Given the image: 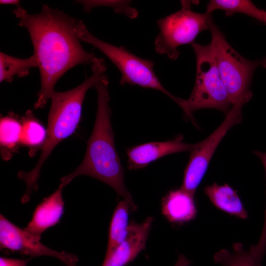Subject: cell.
<instances>
[{"instance_id": "7a4b0ae2", "label": "cell", "mask_w": 266, "mask_h": 266, "mask_svg": "<svg viewBox=\"0 0 266 266\" xmlns=\"http://www.w3.org/2000/svg\"><path fill=\"white\" fill-rule=\"evenodd\" d=\"M106 69L100 72L95 86L98 95L97 111L84 158L74 171L61 178V183L66 186L79 175L95 178L113 188L129 202L132 211H135L137 207L126 187L124 170L115 146Z\"/></svg>"}, {"instance_id": "cb8c5ba5", "label": "cell", "mask_w": 266, "mask_h": 266, "mask_svg": "<svg viewBox=\"0 0 266 266\" xmlns=\"http://www.w3.org/2000/svg\"><path fill=\"white\" fill-rule=\"evenodd\" d=\"M0 3L1 4L14 5L17 6V8L20 7V0H1Z\"/></svg>"}, {"instance_id": "277c9868", "label": "cell", "mask_w": 266, "mask_h": 266, "mask_svg": "<svg viewBox=\"0 0 266 266\" xmlns=\"http://www.w3.org/2000/svg\"><path fill=\"white\" fill-rule=\"evenodd\" d=\"M196 58V75L190 97L180 99L178 105L195 124L193 113L206 108L218 109L226 115L232 105L221 78L210 43L192 44Z\"/></svg>"}, {"instance_id": "e0dca14e", "label": "cell", "mask_w": 266, "mask_h": 266, "mask_svg": "<svg viewBox=\"0 0 266 266\" xmlns=\"http://www.w3.org/2000/svg\"><path fill=\"white\" fill-rule=\"evenodd\" d=\"M216 10L225 12L227 16L235 13L246 15L262 22L265 10L258 8L249 0H210L206 5L208 14Z\"/></svg>"}, {"instance_id": "d4e9b609", "label": "cell", "mask_w": 266, "mask_h": 266, "mask_svg": "<svg viewBox=\"0 0 266 266\" xmlns=\"http://www.w3.org/2000/svg\"><path fill=\"white\" fill-rule=\"evenodd\" d=\"M262 22L266 24V11H265L264 12Z\"/></svg>"}, {"instance_id": "4fadbf2b", "label": "cell", "mask_w": 266, "mask_h": 266, "mask_svg": "<svg viewBox=\"0 0 266 266\" xmlns=\"http://www.w3.org/2000/svg\"><path fill=\"white\" fill-rule=\"evenodd\" d=\"M194 196L181 187L170 191L162 199V214L175 226L194 220L198 213Z\"/></svg>"}, {"instance_id": "5b68a950", "label": "cell", "mask_w": 266, "mask_h": 266, "mask_svg": "<svg viewBox=\"0 0 266 266\" xmlns=\"http://www.w3.org/2000/svg\"><path fill=\"white\" fill-rule=\"evenodd\" d=\"M209 30L220 75L233 106L241 97L252 93L249 89L253 74L259 66L266 67V58L251 61L242 56L228 43L212 18Z\"/></svg>"}, {"instance_id": "3957f363", "label": "cell", "mask_w": 266, "mask_h": 266, "mask_svg": "<svg viewBox=\"0 0 266 266\" xmlns=\"http://www.w3.org/2000/svg\"><path fill=\"white\" fill-rule=\"evenodd\" d=\"M91 66L93 74L81 84L66 92L54 91L51 96L47 135L41 147L40 157L30 171H20L18 173V178L24 180L26 184L25 193L21 198L23 203L28 202L33 192L38 189L37 181L40 170L52 151L75 130L81 118L85 95L90 88L95 87L100 72L106 66L103 60L98 58Z\"/></svg>"}, {"instance_id": "6da1fadb", "label": "cell", "mask_w": 266, "mask_h": 266, "mask_svg": "<svg viewBox=\"0 0 266 266\" xmlns=\"http://www.w3.org/2000/svg\"><path fill=\"white\" fill-rule=\"evenodd\" d=\"M19 25L28 31L40 75V89L35 109L44 107L57 82L79 64H90L96 57L81 46L76 31L77 21L58 9L43 4L36 14L22 7L14 10Z\"/></svg>"}, {"instance_id": "7c38bea8", "label": "cell", "mask_w": 266, "mask_h": 266, "mask_svg": "<svg viewBox=\"0 0 266 266\" xmlns=\"http://www.w3.org/2000/svg\"><path fill=\"white\" fill-rule=\"evenodd\" d=\"M64 187L61 183L58 189L36 206L31 221L25 228L27 231L41 237L45 231L59 222L64 212L62 192Z\"/></svg>"}, {"instance_id": "2e32d148", "label": "cell", "mask_w": 266, "mask_h": 266, "mask_svg": "<svg viewBox=\"0 0 266 266\" xmlns=\"http://www.w3.org/2000/svg\"><path fill=\"white\" fill-rule=\"evenodd\" d=\"M22 124L12 114L0 119V140L1 156L9 159L14 150L20 144Z\"/></svg>"}, {"instance_id": "44dd1931", "label": "cell", "mask_w": 266, "mask_h": 266, "mask_svg": "<svg viewBox=\"0 0 266 266\" xmlns=\"http://www.w3.org/2000/svg\"><path fill=\"white\" fill-rule=\"evenodd\" d=\"M253 153L258 157L262 162L266 175V152L256 150L253 152ZM249 251L256 263H262L266 253V207L263 227L260 238L256 245H253L250 247Z\"/></svg>"}, {"instance_id": "30bf717a", "label": "cell", "mask_w": 266, "mask_h": 266, "mask_svg": "<svg viewBox=\"0 0 266 266\" xmlns=\"http://www.w3.org/2000/svg\"><path fill=\"white\" fill-rule=\"evenodd\" d=\"M154 219L149 216L141 223L130 222L125 237L114 251L104 257L101 266H126L145 249Z\"/></svg>"}, {"instance_id": "603a6c76", "label": "cell", "mask_w": 266, "mask_h": 266, "mask_svg": "<svg viewBox=\"0 0 266 266\" xmlns=\"http://www.w3.org/2000/svg\"><path fill=\"white\" fill-rule=\"evenodd\" d=\"M192 263V262L187 259L185 256L182 254L180 255L177 261L174 266H189ZM66 266H76V263H70Z\"/></svg>"}, {"instance_id": "ac0fdd59", "label": "cell", "mask_w": 266, "mask_h": 266, "mask_svg": "<svg viewBox=\"0 0 266 266\" xmlns=\"http://www.w3.org/2000/svg\"><path fill=\"white\" fill-rule=\"evenodd\" d=\"M37 66L36 60L33 55L26 59L14 57L3 52L0 53V82H11L15 76H26L29 70Z\"/></svg>"}, {"instance_id": "5bb4252c", "label": "cell", "mask_w": 266, "mask_h": 266, "mask_svg": "<svg viewBox=\"0 0 266 266\" xmlns=\"http://www.w3.org/2000/svg\"><path fill=\"white\" fill-rule=\"evenodd\" d=\"M204 193L212 204L218 209L238 219L246 220L247 212L237 194L228 184L219 185L217 183L207 185Z\"/></svg>"}, {"instance_id": "52a82bcc", "label": "cell", "mask_w": 266, "mask_h": 266, "mask_svg": "<svg viewBox=\"0 0 266 266\" xmlns=\"http://www.w3.org/2000/svg\"><path fill=\"white\" fill-rule=\"evenodd\" d=\"M181 3L178 11L157 20L159 33L154 42L155 51L172 61L180 54L179 46L192 44L200 33L209 30L212 18L211 14L194 11L191 1L181 0Z\"/></svg>"}, {"instance_id": "9a60e30c", "label": "cell", "mask_w": 266, "mask_h": 266, "mask_svg": "<svg viewBox=\"0 0 266 266\" xmlns=\"http://www.w3.org/2000/svg\"><path fill=\"white\" fill-rule=\"evenodd\" d=\"M131 206L126 200L120 201L113 212L108 231L107 249L104 257L109 256L126 236Z\"/></svg>"}, {"instance_id": "ba28073f", "label": "cell", "mask_w": 266, "mask_h": 266, "mask_svg": "<svg viewBox=\"0 0 266 266\" xmlns=\"http://www.w3.org/2000/svg\"><path fill=\"white\" fill-rule=\"evenodd\" d=\"M252 97L251 93L241 97L232 106L219 127L204 140L196 144L190 151L189 160L184 171L182 189L195 195L218 146L228 131L241 123L242 106Z\"/></svg>"}, {"instance_id": "8fae6325", "label": "cell", "mask_w": 266, "mask_h": 266, "mask_svg": "<svg viewBox=\"0 0 266 266\" xmlns=\"http://www.w3.org/2000/svg\"><path fill=\"white\" fill-rule=\"evenodd\" d=\"M196 144L183 142L179 134L173 139L140 144L127 149L128 167L130 170L142 168L151 163L171 154L192 151Z\"/></svg>"}, {"instance_id": "ffe728a7", "label": "cell", "mask_w": 266, "mask_h": 266, "mask_svg": "<svg viewBox=\"0 0 266 266\" xmlns=\"http://www.w3.org/2000/svg\"><path fill=\"white\" fill-rule=\"evenodd\" d=\"M233 248V252L226 249L216 252L213 258L214 263L221 266H256L249 251L241 243H234Z\"/></svg>"}, {"instance_id": "9c48e42d", "label": "cell", "mask_w": 266, "mask_h": 266, "mask_svg": "<svg viewBox=\"0 0 266 266\" xmlns=\"http://www.w3.org/2000/svg\"><path fill=\"white\" fill-rule=\"evenodd\" d=\"M41 237L22 229L0 215V247L13 252L31 256H49L57 258L66 265L76 263L78 258L71 253L52 249L40 242Z\"/></svg>"}, {"instance_id": "8992f818", "label": "cell", "mask_w": 266, "mask_h": 266, "mask_svg": "<svg viewBox=\"0 0 266 266\" xmlns=\"http://www.w3.org/2000/svg\"><path fill=\"white\" fill-rule=\"evenodd\" d=\"M76 31L80 40L98 49L116 66L121 73V85H137L156 90L177 102L179 98L167 91L156 75L152 61L140 58L123 46L118 47L99 39L81 21L77 22Z\"/></svg>"}, {"instance_id": "7402d4cb", "label": "cell", "mask_w": 266, "mask_h": 266, "mask_svg": "<svg viewBox=\"0 0 266 266\" xmlns=\"http://www.w3.org/2000/svg\"><path fill=\"white\" fill-rule=\"evenodd\" d=\"M30 259H16L1 257L0 266H27Z\"/></svg>"}, {"instance_id": "d6986e66", "label": "cell", "mask_w": 266, "mask_h": 266, "mask_svg": "<svg viewBox=\"0 0 266 266\" xmlns=\"http://www.w3.org/2000/svg\"><path fill=\"white\" fill-rule=\"evenodd\" d=\"M20 144L31 148L30 153L41 145L45 140L47 131L34 116L31 110H28L22 118Z\"/></svg>"}]
</instances>
